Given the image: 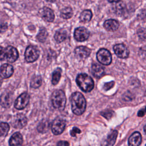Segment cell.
Instances as JSON below:
<instances>
[{
	"label": "cell",
	"instance_id": "cell-1",
	"mask_svg": "<svg viewBox=\"0 0 146 146\" xmlns=\"http://www.w3.org/2000/svg\"><path fill=\"white\" fill-rule=\"evenodd\" d=\"M71 109L76 115H82L86 108V101L83 95L79 92H74L71 96Z\"/></svg>",
	"mask_w": 146,
	"mask_h": 146
},
{
	"label": "cell",
	"instance_id": "cell-2",
	"mask_svg": "<svg viewBox=\"0 0 146 146\" xmlns=\"http://www.w3.org/2000/svg\"><path fill=\"white\" fill-rule=\"evenodd\" d=\"M76 81L78 86L84 92H90L94 88V80L86 74H79L76 77Z\"/></svg>",
	"mask_w": 146,
	"mask_h": 146
},
{
	"label": "cell",
	"instance_id": "cell-3",
	"mask_svg": "<svg viewBox=\"0 0 146 146\" xmlns=\"http://www.w3.org/2000/svg\"><path fill=\"white\" fill-rule=\"evenodd\" d=\"M51 100L53 107L59 110H63L66 103V98L64 92L62 90L54 91L51 97Z\"/></svg>",
	"mask_w": 146,
	"mask_h": 146
},
{
	"label": "cell",
	"instance_id": "cell-4",
	"mask_svg": "<svg viewBox=\"0 0 146 146\" xmlns=\"http://www.w3.org/2000/svg\"><path fill=\"white\" fill-rule=\"evenodd\" d=\"M39 55L38 49L34 46H28L25 52V60L28 63H32L36 60Z\"/></svg>",
	"mask_w": 146,
	"mask_h": 146
},
{
	"label": "cell",
	"instance_id": "cell-5",
	"mask_svg": "<svg viewBox=\"0 0 146 146\" xmlns=\"http://www.w3.org/2000/svg\"><path fill=\"white\" fill-rule=\"evenodd\" d=\"M96 58L99 63L104 65H109L112 62V55L106 48L100 49L97 52Z\"/></svg>",
	"mask_w": 146,
	"mask_h": 146
},
{
	"label": "cell",
	"instance_id": "cell-6",
	"mask_svg": "<svg viewBox=\"0 0 146 146\" xmlns=\"http://www.w3.org/2000/svg\"><path fill=\"white\" fill-rule=\"evenodd\" d=\"M65 127L66 121L63 119L58 117L52 121L51 125V130L54 135H58L63 132Z\"/></svg>",
	"mask_w": 146,
	"mask_h": 146
},
{
	"label": "cell",
	"instance_id": "cell-7",
	"mask_svg": "<svg viewBox=\"0 0 146 146\" xmlns=\"http://www.w3.org/2000/svg\"><path fill=\"white\" fill-rule=\"evenodd\" d=\"M27 123V119L22 113H18L15 115L12 120L11 125L15 128L21 129L25 127Z\"/></svg>",
	"mask_w": 146,
	"mask_h": 146
},
{
	"label": "cell",
	"instance_id": "cell-8",
	"mask_svg": "<svg viewBox=\"0 0 146 146\" xmlns=\"http://www.w3.org/2000/svg\"><path fill=\"white\" fill-rule=\"evenodd\" d=\"M30 100V96L27 92L21 94L14 103V107L18 110H22L25 108L29 104Z\"/></svg>",
	"mask_w": 146,
	"mask_h": 146
},
{
	"label": "cell",
	"instance_id": "cell-9",
	"mask_svg": "<svg viewBox=\"0 0 146 146\" xmlns=\"http://www.w3.org/2000/svg\"><path fill=\"white\" fill-rule=\"evenodd\" d=\"M19 56L18 52L16 48L8 46L5 48V59L10 63H13L17 60Z\"/></svg>",
	"mask_w": 146,
	"mask_h": 146
},
{
	"label": "cell",
	"instance_id": "cell-10",
	"mask_svg": "<svg viewBox=\"0 0 146 146\" xmlns=\"http://www.w3.org/2000/svg\"><path fill=\"white\" fill-rule=\"evenodd\" d=\"M90 35L88 30L83 27H78L74 31V38L77 41L83 42L87 40Z\"/></svg>",
	"mask_w": 146,
	"mask_h": 146
},
{
	"label": "cell",
	"instance_id": "cell-11",
	"mask_svg": "<svg viewBox=\"0 0 146 146\" xmlns=\"http://www.w3.org/2000/svg\"><path fill=\"white\" fill-rule=\"evenodd\" d=\"M39 13L43 19L48 22H52L55 18V15L52 10L47 7H44L40 9Z\"/></svg>",
	"mask_w": 146,
	"mask_h": 146
},
{
	"label": "cell",
	"instance_id": "cell-12",
	"mask_svg": "<svg viewBox=\"0 0 146 146\" xmlns=\"http://www.w3.org/2000/svg\"><path fill=\"white\" fill-rule=\"evenodd\" d=\"M115 54L120 58H127L129 55V51L126 46L121 43L116 44L113 46Z\"/></svg>",
	"mask_w": 146,
	"mask_h": 146
},
{
	"label": "cell",
	"instance_id": "cell-13",
	"mask_svg": "<svg viewBox=\"0 0 146 146\" xmlns=\"http://www.w3.org/2000/svg\"><path fill=\"white\" fill-rule=\"evenodd\" d=\"M14 73V68L12 65L5 63L0 67V76L2 78H10Z\"/></svg>",
	"mask_w": 146,
	"mask_h": 146
},
{
	"label": "cell",
	"instance_id": "cell-14",
	"mask_svg": "<svg viewBox=\"0 0 146 146\" xmlns=\"http://www.w3.org/2000/svg\"><path fill=\"white\" fill-rule=\"evenodd\" d=\"M91 53V50L86 46H79L75 49V55L79 58L84 59L87 58Z\"/></svg>",
	"mask_w": 146,
	"mask_h": 146
},
{
	"label": "cell",
	"instance_id": "cell-15",
	"mask_svg": "<svg viewBox=\"0 0 146 146\" xmlns=\"http://www.w3.org/2000/svg\"><path fill=\"white\" fill-rule=\"evenodd\" d=\"M12 103V95L10 92H4L0 97V103L3 107L9 108Z\"/></svg>",
	"mask_w": 146,
	"mask_h": 146
},
{
	"label": "cell",
	"instance_id": "cell-16",
	"mask_svg": "<svg viewBox=\"0 0 146 146\" xmlns=\"http://www.w3.org/2000/svg\"><path fill=\"white\" fill-rule=\"evenodd\" d=\"M141 135L139 132H133L129 137L128 145L132 146H137L141 144Z\"/></svg>",
	"mask_w": 146,
	"mask_h": 146
},
{
	"label": "cell",
	"instance_id": "cell-17",
	"mask_svg": "<svg viewBox=\"0 0 146 146\" xmlns=\"http://www.w3.org/2000/svg\"><path fill=\"white\" fill-rule=\"evenodd\" d=\"M119 26V23L117 21L113 19H110L106 21L104 23V28L109 31H116Z\"/></svg>",
	"mask_w": 146,
	"mask_h": 146
},
{
	"label": "cell",
	"instance_id": "cell-18",
	"mask_svg": "<svg viewBox=\"0 0 146 146\" xmlns=\"http://www.w3.org/2000/svg\"><path fill=\"white\" fill-rule=\"evenodd\" d=\"M91 72L92 75L95 77L97 78H100L103 75L104 70V68L102 67V66H100V64L94 63L92 64L91 66Z\"/></svg>",
	"mask_w": 146,
	"mask_h": 146
},
{
	"label": "cell",
	"instance_id": "cell-19",
	"mask_svg": "<svg viewBox=\"0 0 146 146\" xmlns=\"http://www.w3.org/2000/svg\"><path fill=\"white\" fill-rule=\"evenodd\" d=\"M23 143V137L22 135L17 132L14 133L9 140V144L10 145H19Z\"/></svg>",
	"mask_w": 146,
	"mask_h": 146
},
{
	"label": "cell",
	"instance_id": "cell-20",
	"mask_svg": "<svg viewBox=\"0 0 146 146\" xmlns=\"http://www.w3.org/2000/svg\"><path fill=\"white\" fill-rule=\"evenodd\" d=\"M92 17V13L90 10H85L80 14V20L81 22L87 23L89 22Z\"/></svg>",
	"mask_w": 146,
	"mask_h": 146
},
{
	"label": "cell",
	"instance_id": "cell-21",
	"mask_svg": "<svg viewBox=\"0 0 146 146\" xmlns=\"http://www.w3.org/2000/svg\"><path fill=\"white\" fill-rule=\"evenodd\" d=\"M54 38L55 40L59 43L64 41L67 38L66 31L62 29L58 30L54 35Z\"/></svg>",
	"mask_w": 146,
	"mask_h": 146
},
{
	"label": "cell",
	"instance_id": "cell-22",
	"mask_svg": "<svg viewBox=\"0 0 146 146\" xmlns=\"http://www.w3.org/2000/svg\"><path fill=\"white\" fill-rule=\"evenodd\" d=\"M61 73H62V70L60 68H57L56 70H55L52 75V83L54 85H55L58 84L59 82L60 77H61Z\"/></svg>",
	"mask_w": 146,
	"mask_h": 146
},
{
	"label": "cell",
	"instance_id": "cell-23",
	"mask_svg": "<svg viewBox=\"0 0 146 146\" xmlns=\"http://www.w3.org/2000/svg\"><path fill=\"white\" fill-rule=\"evenodd\" d=\"M117 135V131L116 130H113L108 136L107 139V145H113L116 140Z\"/></svg>",
	"mask_w": 146,
	"mask_h": 146
},
{
	"label": "cell",
	"instance_id": "cell-24",
	"mask_svg": "<svg viewBox=\"0 0 146 146\" xmlns=\"http://www.w3.org/2000/svg\"><path fill=\"white\" fill-rule=\"evenodd\" d=\"M73 15L72 9L70 7H66L60 11V17L63 19H69Z\"/></svg>",
	"mask_w": 146,
	"mask_h": 146
},
{
	"label": "cell",
	"instance_id": "cell-25",
	"mask_svg": "<svg viewBox=\"0 0 146 146\" xmlns=\"http://www.w3.org/2000/svg\"><path fill=\"white\" fill-rule=\"evenodd\" d=\"M42 84V78L39 75L34 76L31 80L30 86L34 88L39 87Z\"/></svg>",
	"mask_w": 146,
	"mask_h": 146
},
{
	"label": "cell",
	"instance_id": "cell-26",
	"mask_svg": "<svg viewBox=\"0 0 146 146\" xmlns=\"http://www.w3.org/2000/svg\"><path fill=\"white\" fill-rule=\"evenodd\" d=\"M48 36V33L46 29L42 27L39 30V32L36 36V38L40 42H44Z\"/></svg>",
	"mask_w": 146,
	"mask_h": 146
},
{
	"label": "cell",
	"instance_id": "cell-27",
	"mask_svg": "<svg viewBox=\"0 0 146 146\" xmlns=\"http://www.w3.org/2000/svg\"><path fill=\"white\" fill-rule=\"evenodd\" d=\"M10 127L8 123L2 122L0 123V137L5 136L8 133Z\"/></svg>",
	"mask_w": 146,
	"mask_h": 146
},
{
	"label": "cell",
	"instance_id": "cell-28",
	"mask_svg": "<svg viewBox=\"0 0 146 146\" xmlns=\"http://www.w3.org/2000/svg\"><path fill=\"white\" fill-rule=\"evenodd\" d=\"M125 5L123 3H118L114 5L113 10L117 15H121L124 13Z\"/></svg>",
	"mask_w": 146,
	"mask_h": 146
},
{
	"label": "cell",
	"instance_id": "cell-29",
	"mask_svg": "<svg viewBox=\"0 0 146 146\" xmlns=\"http://www.w3.org/2000/svg\"><path fill=\"white\" fill-rule=\"evenodd\" d=\"M137 34L139 39L141 40H144L146 39V29L143 27H140L138 29L137 31Z\"/></svg>",
	"mask_w": 146,
	"mask_h": 146
},
{
	"label": "cell",
	"instance_id": "cell-30",
	"mask_svg": "<svg viewBox=\"0 0 146 146\" xmlns=\"http://www.w3.org/2000/svg\"><path fill=\"white\" fill-rule=\"evenodd\" d=\"M48 123L44 121V122H40L39 125L37 127V129L39 132H44L47 131L48 129Z\"/></svg>",
	"mask_w": 146,
	"mask_h": 146
},
{
	"label": "cell",
	"instance_id": "cell-31",
	"mask_svg": "<svg viewBox=\"0 0 146 146\" xmlns=\"http://www.w3.org/2000/svg\"><path fill=\"white\" fill-rule=\"evenodd\" d=\"M101 115L107 119H110L113 115V112L110 110H107L101 113Z\"/></svg>",
	"mask_w": 146,
	"mask_h": 146
},
{
	"label": "cell",
	"instance_id": "cell-32",
	"mask_svg": "<svg viewBox=\"0 0 146 146\" xmlns=\"http://www.w3.org/2000/svg\"><path fill=\"white\" fill-rule=\"evenodd\" d=\"M115 84V82L113 81H111V82H107V83H106L104 86H103V88L104 90L106 91H107V90H109L110 89H111L112 87H113V86H114Z\"/></svg>",
	"mask_w": 146,
	"mask_h": 146
},
{
	"label": "cell",
	"instance_id": "cell-33",
	"mask_svg": "<svg viewBox=\"0 0 146 146\" xmlns=\"http://www.w3.org/2000/svg\"><path fill=\"white\" fill-rule=\"evenodd\" d=\"M81 132V131L80 130V129H79L77 127H74L72 130L70 131V135L72 136V137H75L76 136L77 133H80Z\"/></svg>",
	"mask_w": 146,
	"mask_h": 146
},
{
	"label": "cell",
	"instance_id": "cell-34",
	"mask_svg": "<svg viewBox=\"0 0 146 146\" xmlns=\"http://www.w3.org/2000/svg\"><path fill=\"white\" fill-rule=\"evenodd\" d=\"M7 29V25L6 23L0 22V33L5 32Z\"/></svg>",
	"mask_w": 146,
	"mask_h": 146
},
{
	"label": "cell",
	"instance_id": "cell-35",
	"mask_svg": "<svg viewBox=\"0 0 146 146\" xmlns=\"http://www.w3.org/2000/svg\"><path fill=\"white\" fill-rule=\"evenodd\" d=\"M5 59V48L0 46V60Z\"/></svg>",
	"mask_w": 146,
	"mask_h": 146
},
{
	"label": "cell",
	"instance_id": "cell-36",
	"mask_svg": "<svg viewBox=\"0 0 146 146\" xmlns=\"http://www.w3.org/2000/svg\"><path fill=\"white\" fill-rule=\"evenodd\" d=\"M57 145L58 146H66L69 145V143L66 141H59L57 143Z\"/></svg>",
	"mask_w": 146,
	"mask_h": 146
},
{
	"label": "cell",
	"instance_id": "cell-37",
	"mask_svg": "<svg viewBox=\"0 0 146 146\" xmlns=\"http://www.w3.org/2000/svg\"><path fill=\"white\" fill-rule=\"evenodd\" d=\"M145 108H144V109H142V110H140V111L138 112L137 115H138V116L142 117V116H143L145 115Z\"/></svg>",
	"mask_w": 146,
	"mask_h": 146
},
{
	"label": "cell",
	"instance_id": "cell-38",
	"mask_svg": "<svg viewBox=\"0 0 146 146\" xmlns=\"http://www.w3.org/2000/svg\"><path fill=\"white\" fill-rule=\"evenodd\" d=\"M110 2H117L120 0H108Z\"/></svg>",
	"mask_w": 146,
	"mask_h": 146
},
{
	"label": "cell",
	"instance_id": "cell-39",
	"mask_svg": "<svg viewBox=\"0 0 146 146\" xmlns=\"http://www.w3.org/2000/svg\"><path fill=\"white\" fill-rule=\"evenodd\" d=\"M46 1H48V2H55L56 0H46Z\"/></svg>",
	"mask_w": 146,
	"mask_h": 146
},
{
	"label": "cell",
	"instance_id": "cell-40",
	"mask_svg": "<svg viewBox=\"0 0 146 146\" xmlns=\"http://www.w3.org/2000/svg\"><path fill=\"white\" fill-rule=\"evenodd\" d=\"M144 132L146 133V125L144 127Z\"/></svg>",
	"mask_w": 146,
	"mask_h": 146
},
{
	"label": "cell",
	"instance_id": "cell-41",
	"mask_svg": "<svg viewBox=\"0 0 146 146\" xmlns=\"http://www.w3.org/2000/svg\"><path fill=\"white\" fill-rule=\"evenodd\" d=\"M145 112H146V107H145Z\"/></svg>",
	"mask_w": 146,
	"mask_h": 146
}]
</instances>
